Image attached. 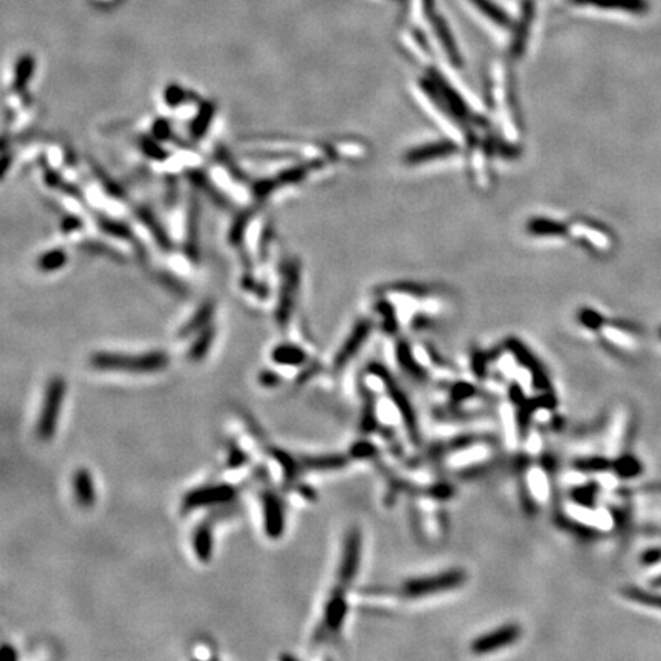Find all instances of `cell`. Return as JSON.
I'll use <instances>...</instances> for the list:
<instances>
[{
    "label": "cell",
    "instance_id": "33",
    "mask_svg": "<svg viewBox=\"0 0 661 661\" xmlns=\"http://www.w3.org/2000/svg\"><path fill=\"white\" fill-rule=\"evenodd\" d=\"M141 149H143V152L145 155L152 156V158H155L156 161H164V158H165V152L161 149V147H158L155 143H152L150 140H147V138H144L141 141Z\"/></svg>",
    "mask_w": 661,
    "mask_h": 661
},
{
    "label": "cell",
    "instance_id": "14",
    "mask_svg": "<svg viewBox=\"0 0 661 661\" xmlns=\"http://www.w3.org/2000/svg\"><path fill=\"white\" fill-rule=\"evenodd\" d=\"M622 595L627 602H632L649 610L661 611V593L654 590H646L643 586L627 585L622 588Z\"/></svg>",
    "mask_w": 661,
    "mask_h": 661
},
{
    "label": "cell",
    "instance_id": "38",
    "mask_svg": "<svg viewBox=\"0 0 661 661\" xmlns=\"http://www.w3.org/2000/svg\"><path fill=\"white\" fill-rule=\"evenodd\" d=\"M643 491L650 493V495H661V482H654V484L645 486Z\"/></svg>",
    "mask_w": 661,
    "mask_h": 661
},
{
    "label": "cell",
    "instance_id": "4",
    "mask_svg": "<svg viewBox=\"0 0 661 661\" xmlns=\"http://www.w3.org/2000/svg\"><path fill=\"white\" fill-rule=\"evenodd\" d=\"M239 495V488L232 484H210L193 488L183 498V513H192L199 508L227 506L232 503Z\"/></svg>",
    "mask_w": 661,
    "mask_h": 661
},
{
    "label": "cell",
    "instance_id": "12",
    "mask_svg": "<svg viewBox=\"0 0 661 661\" xmlns=\"http://www.w3.org/2000/svg\"><path fill=\"white\" fill-rule=\"evenodd\" d=\"M192 547L193 553L199 562L207 563L213 558L215 548V536H213V523L208 519L198 523L192 534Z\"/></svg>",
    "mask_w": 661,
    "mask_h": 661
},
{
    "label": "cell",
    "instance_id": "31",
    "mask_svg": "<svg viewBox=\"0 0 661 661\" xmlns=\"http://www.w3.org/2000/svg\"><path fill=\"white\" fill-rule=\"evenodd\" d=\"M473 2L482 9V11H486L487 16H490L493 20H495L496 24H499L501 26H506V24H507V17L503 16L498 8H495L491 4H488L487 0H473Z\"/></svg>",
    "mask_w": 661,
    "mask_h": 661
},
{
    "label": "cell",
    "instance_id": "18",
    "mask_svg": "<svg viewBox=\"0 0 661 661\" xmlns=\"http://www.w3.org/2000/svg\"><path fill=\"white\" fill-rule=\"evenodd\" d=\"M213 314H215V303L213 302L203 303V305L199 307V309L190 317V320H188L181 328L180 337H188V335L196 334L199 331H203L204 328H207V324L210 323V320H212Z\"/></svg>",
    "mask_w": 661,
    "mask_h": 661
},
{
    "label": "cell",
    "instance_id": "29",
    "mask_svg": "<svg viewBox=\"0 0 661 661\" xmlns=\"http://www.w3.org/2000/svg\"><path fill=\"white\" fill-rule=\"evenodd\" d=\"M376 454V447L371 441H360V443H355L351 449V455L354 458L364 459V458H372Z\"/></svg>",
    "mask_w": 661,
    "mask_h": 661
},
{
    "label": "cell",
    "instance_id": "23",
    "mask_svg": "<svg viewBox=\"0 0 661 661\" xmlns=\"http://www.w3.org/2000/svg\"><path fill=\"white\" fill-rule=\"evenodd\" d=\"M271 456L277 461V464L280 466L283 476H285L287 481H294L302 473L299 458H294L292 455L285 452V450L271 449Z\"/></svg>",
    "mask_w": 661,
    "mask_h": 661
},
{
    "label": "cell",
    "instance_id": "20",
    "mask_svg": "<svg viewBox=\"0 0 661 661\" xmlns=\"http://www.w3.org/2000/svg\"><path fill=\"white\" fill-rule=\"evenodd\" d=\"M215 334V327H207L203 331H199L195 342L190 344V348H188V359L192 362L204 360L210 349H212Z\"/></svg>",
    "mask_w": 661,
    "mask_h": 661
},
{
    "label": "cell",
    "instance_id": "37",
    "mask_svg": "<svg viewBox=\"0 0 661 661\" xmlns=\"http://www.w3.org/2000/svg\"><path fill=\"white\" fill-rule=\"evenodd\" d=\"M0 658L2 660H17V654H16V649L13 646H9V645H4L2 646V650H0Z\"/></svg>",
    "mask_w": 661,
    "mask_h": 661
},
{
    "label": "cell",
    "instance_id": "11",
    "mask_svg": "<svg viewBox=\"0 0 661 661\" xmlns=\"http://www.w3.org/2000/svg\"><path fill=\"white\" fill-rule=\"evenodd\" d=\"M369 332H371V323L369 322H360L359 324H357V327L354 328V331L351 332L349 337L346 339V342L340 348V351L337 352V355H335V359H334V369L335 371L344 369V366L348 364L357 355V352L362 349L364 340L369 337Z\"/></svg>",
    "mask_w": 661,
    "mask_h": 661
},
{
    "label": "cell",
    "instance_id": "10",
    "mask_svg": "<svg viewBox=\"0 0 661 661\" xmlns=\"http://www.w3.org/2000/svg\"><path fill=\"white\" fill-rule=\"evenodd\" d=\"M346 590H348V588L337 585L335 590L331 593L327 605H324L320 635H334L342 631L346 614H348V597H346Z\"/></svg>",
    "mask_w": 661,
    "mask_h": 661
},
{
    "label": "cell",
    "instance_id": "8",
    "mask_svg": "<svg viewBox=\"0 0 661 661\" xmlns=\"http://www.w3.org/2000/svg\"><path fill=\"white\" fill-rule=\"evenodd\" d=\"M262 519H264V531L267 538L277 540L285 533V506L275 491L265 490L260 495Z\"/></svg>",
    "mask_w": 661,
    "mask_h": 661
},
{
    "label": "cell",
    "instance_id": "7",
    "mask_svg": "<svg viewBox=\"0 0 661 661\" xmlns=\"http://www.w3.org/2000/svg\"><path fill=\"white\" fill-rule=\"evenodd\" d=\"M362 531L352 528L344 538V547L342 553V560L339 565L337 579L339 585L348 588L357 577L362 560Z\"/></svg>",
    "mask_w": 661,
    "mask_h": 661
},
{
    "label": "cell",
    "instance_id": "1",
    "mask_svg": "<svg viewBox=\"0 0 661 661\" xmlns=\"http://www.w3.org/2000/svg\"><path fill=\"white\" fill-rule=\"evenodd\" d=\"M91 366L103 372H124V374H155L164 371L170 363L169 355L164 351H150L144 354H118V352H96L92 354Z\"/></svg>",
    "mask_w": 661,
    "mask_h": 661
},
{
    "label": "cell",
    "instance_id": "6",
    "mask_svg": "<svg viewBox=\"0 0 661 661\" xmlns=\"http://www.w3.org/2000/svg\"><path fill=\"white\" fill-rule=\"evenodd\" d=\"M523 491L530 506H545L551 499V475L543 464H530L523 470Z\"/></svg>",
    "mask_w": 661,
    "mask_h": 661
},
{
    "label": "cell",
    "instance_id": "13",
    "mask_svg": "<svg viewBox=\"0 0 661 661\" xmlns=\"http://www.w3.org/2000/svg\"><path fill=\"white\" fill-rule=\"evenodd\" d=\"M72 488L80 507L91 508L96 506V486H93L92 475L88 468L76 470V473L72 475Z\"/></svg>",
    "mask_w": 661,
    "mask_h": 661
},
{
    "label": "cell",
    "instance_id": "15",
    "mask_svg": "<svg viewBox=\"0 0 661 661\" xmlns=\"http://www.w3.org/2000/svg\"><path fill=\"white\" fill-rule=\"evenodd\" d=\"M271 359L279 366L299 367L303 366L308 360V354L305 349L292 343H280L271 352Z\"/></svg>",
    "mask_w": 661,
    "mask_h": 661
},
{
    "label": "cell",
    "instance_id": "5",
    "mask_svg": "<svg viewBox=\"0 0 661 661\" xmlns=\"http://www.w3.org/2000/svg\"><path fill=\"white\" fill-rule=\"evenodd\" d=\"M522 637V627L518 623H508L506 626H501L493 629V631L481 635L473 640L470 646V650L475 655H487L498 652V650L508 647L519 642Z\"/></svg>",
    "mask_w": 661,
    "mask_h": 661
},
{
    "label": "cell",
    "instance_id": "32",
    "mask_svg": "<svg viewBox=\"0 0 661 661\" xmlns=\"http://www.w3.org/2000/svg\"><path fill=\"white\" fill-rule=\"evenodd\" d=\"M640 562L643 566H655L661 563V547L647 548L640 555Z\"/></svg>",
    "mask_w": 661,
    "mask_h": 661
},
{
    "label": "cell",
    "instance_id": "22",
    "mask_svg": "<svg viewBox=\"0 0 661 661\" xmlns=\"http://www.w3.org/2000/svg\"><path fill=\"white\" fill-rule=\"evenodd\" d=\"M34 68H36V61L33 56L25 54L17 60L16 76H14V83H13L16 92H24L26 89L31 77H33Z\"/></svg>",
    "mask_w": 661,
    "mask_h": 661
},
{
    "label": "cell",
    "instance_id": "21",
    "mask_svg": "<svg viewBox=\"0 0 661 661\" xmlns=\"http://www.w3.org/2000/svg\"><path fill=\"white\" fill-rule=\"evenodd\" d=\"M455 153V145L452 147L450 144H434V145H426L423 149H416L412 150L407 155V163L412 164H421L429 161L434 156H449Z\"/></svg>",
    "mask_w": 661,
    "mask_h": 661
},
{
    "label": "cell",
    "instance_id": "17",
    "mask_svg": "<svg viewBox=\"0 0 661 661\" xmlns=\"http://www.w3.org/2000/svg\"><path fill=\"white\" fill-rule=\"evenodd\" d=\"M643 464L632 454L625 452L613 459V475L618 479H634L643 473Z\"/></svg>",
    "mask_w": 661,
    "mask_h": 661
},
{
    "label": "cell",
    "instance_id": "24",
    "mask_svg": "<svg viewBox=\"0 0 661 661\" xmlns=\"http://www.w3.org/2000/svg\"><path fill=\"white\" fill-rule=\"evenodd\" d=\"M213 115H215V104H212V103L203 104L201 109H199L198 115L195 117L192 125H190V133H192V136L195 140L204 138V135L208 130L210 124H212Z\"/></svg>",
    "mask_w": 661,
    "mask_h": 661
},
{
    "label": "cell",
    "instance_id": "2",
    "mask_svg": "<svg viewBox=\"0 0 661 661\" xmlns=\"http://www.w3.org/2000/svg\"><path fill=\"white\" fill-rule=\"evenodd\" d=\"M467 582V573L461 568H452L429 577H416L401 583L400 594L403 599H424L455 591Z\"/></svg>",
    "mask_w": 661,
    "mask_h": 661
},
{
    "label": "cell",
    "instance_id": "25",
    "mask_svg": "<svg viewBox=\"0 0 661 661\" xmlns=\"http://www.w3.org/2000/svg\"><path fill=\"white\" fill-rule=\"evenodd\" d=\"M66 253L63 250H51V251H46V253H43L40 256V259L37 260V267L41 270V271H57L58 268H61L63 265L66 264Z\"/></svg>",
    "mask_w": 661,
    "mask_h": 661
},
{
    "label": "cell",
    "instance_id": "3",
    "mask_svg": "<svg viewBox=\"0 0 661 661\" xmlns=\"http://www.w3.org/2000/svg\"><path fill=\"white\" fill-rule=\"evenodd\" d=\"M66 396V381L61 376H52L48 381L37 421V436L41 441H49L57 432L60 411Z\"/></svg>",
    "mask_w": 661,
    "mask_h": 661
},
{
    "label": "cell",
    "instance_id": "27",
    "mask_svg": "<svg viewBox=\"0 0 661 661\" xmlns=\"http://www.w3.org/2000/svg\"><path fill=\"white\" fill-rule=\"evenodd\" d=\"M585 2H591L605 8H626L631 9V11H638V9L645 8V4L640 2V0H585Z\"/></svg>",
    "mask_w": 661,
    "mask_h": 661
},
{
    "label": "cell",
    "instance_id": "16",
    "mask_svg": "<svg viewBox=\"0 0 661 661\" xmlns=\"http://www.w3.org/2000/svg\"><path fill=\"white\" fill-rule=\"evenodd\" d=\"M302 471H329L340 470L348 464V459L342 455H320V456H300Z\"/></svg>",
    "mask_w": 661,
    "mask_h": 661
},
{
    "label": "cell",
    "instance_id": "19",
    "mask_svg": "<svg viewBox=\"0 0 661 661\" xmlns=\"http://www.w3.org/2000/svg\"><path fill=\"white\" fill-rule=\"evenodd\" d=\"M187 237L185 250L192 259H198V235H199V205L193 198L187 215Z\"/></svg>",
    "mask_w": 661,
    "mask_h": 661
},
{
    "label": "cell",
    "instance_id": "28",
    "mask_svg": "<svg viewBox=\"0 0 661 661\" xmlns=\"http://www.w3.org/2000/svg\"><path fill=\"white\" fill-rule=\"evenodd\" d=\"M100 225L103 227L104 232H108V233L112 235V236H117V237L125 239V237H129V235H130V232H129V228H128V227H125L124 224L115 222V220H112V219H104V217H101Z\"/></svg>",
    "mask_w": 661,
    "mask_h": 661
},
{
    "label": "cell",
    "instance_id": "34",
    "mask_svg": "<svg viewBox=\"0 0 661 661\" xmlns=\"http://www.w3.org/2000/svg\"><path fill=\"white\" fill-rule=\"evenodd\" d=\"M259 383L264 386V387H276L282 383V379H280V375L276 372V371H262L259 374Z\"/></svg>",
    "mask_w": 661,
    "mask_h": 661
},
{
    "label": "cell",
    "instance_id": "30",
    "mask_svg": "<svg viewBox=\"0 0 661 661\" xmlns=\"http://www.w3.org/2000/svg\"><path fill=\"white\" fill-rule=\"evenodd\" d=\"M164 97H165V103L169 104L170 108H176L185 100V91L178 85H169V88H167L164 92Z\"/></svg>",
    "mask_w": 661,
    "mask_h": 661
},
{
    "label": "cell",
    "instance_id": "9",
    "mask_svg": "<svg viewBox=\"0 0 661 661\" xmlns=\"http://www.w3.org/2000/svg\"><path fill=\"white\" fill-rule=\"evenodd\" d=\"M299 280H300V267L297 264V260L291 262V264L283 271V282L280 287V296L277 302V309H276V320L280 324V327H287L291 314L294 303H296V296H297V289H299Z\"/></svg>",
    "mask_w": 661,
    "mask_h": 661
},
{
    "label": "cell",
    "instance_id": "35",
    "mask_svg": "<svg viewBox=\"0 0 661 661\" xmlns=\"http://www.w3.org/2000/svg\"><path fill=\"white\" fill-rule=\"evenodd\" d=\"M245 463H247V455L244 450H240L237 447H233L232 450H230V455H228L230 468H239V467H242Z\"/></svg>",
    "mask_w": 661,
    "mask_h": 661
},
{
    "label": "cell",
    "instance_id": "36",
    "mask_svg": "<svg viewBox=\"0 0 661 661\" xmlns=\"http://www.w3.org/2000/svg\"><path fill=\"white\" fill-rule=\"evenodd\" d=\"M248 219H250V215H242L239 219H237V222L232 227V240H237L240 236L244 235L245 232V228L248 225Z\"/></svg>",
    "mask_w": 661,
    "mask_h": 661
},
{
    "label": "cell",
    "instance_id": "26",
    "mask_svg": "<svg viewBox=\"0 0 661 661\" xmlns=\"http://www.w3.org/2000/svg\"><path fill=\"white\" fill-rule=\"evenodd\" d=\"M140 217H141L143 222L145 224V227H149V228L152 230V235H153V237H155L156 240H158L160 245H161L163 248H165V250H169V248H170V240H169V237H167V235H165V232H164V228H163L161 225L156 224V220H155V217L150 215V212H147L145 208L140 210Z\"/></svg>",
    "mask_w": 661,
    "mask_h": 661
}]
</instances>
